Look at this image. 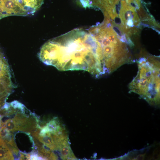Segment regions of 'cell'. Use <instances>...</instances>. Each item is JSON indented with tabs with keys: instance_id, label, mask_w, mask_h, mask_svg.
Segmentation results:
<instances>
[{
	"instance_id": "obj_7",
	"label": "cell",
	"mask_w": 160,
	"mask_h": 160,
	"mask_svg": "<svg viewBox=\"0 0 160 160\" xmlns=\"http://www.w3.org/2000/svg\"><path fill=\"white\" fill-rule=\"evenodd\" d=\"M0 10L5 17L12 15H27L17 0H0Z\"/></svg>"
},
{
	"instance_id": "obj_13",
	"label": "cell",
	"mask_w": 160,
	"mask_h": 160,
	"mask_svg": "<svg viewBox=\"0 0 160 160\" xmlns=\"http://www.w3.org/2000/svg\"><path fill=\"white\" fill-rule=\"evenodd\" d=\"M0 125H1V124H0Z\"/></svg>"
},
{
	"instance_id": "obj_9",
	"label": "cell",
	"mask_w": 160,
	"mask_h": 160,
	"mask_svg": "<svg viewBox=\"0 0 160 160\" xmlns=\"http://www.w3.org/2000/svg\"><path fill=\"white\" fill-rule=\"evenodd\" d=\"M12 152L5 141L0 137V160H13Z\"/></svg>"
},
{
	"instance_id": "obj_1",
	"label": "cell",
	"mask_w": 160,
	"mask_h": 160,
	"mask_svg": "<svg viewBox=\"0 0 160 160\" xmlns=\"http://www.w3.org/2000/svg\"><path fill=\"white\" fill-rule=\"evenodd\" d=\"M40 60L58 70H83L99 77L100 71L95 39L88 30L76 28L48 40L41 47Z\"/></svg>"
},
{
	"instance_id": "obj_2",
	"label": "cell",
	"mask_w": 160,
	"mask_h": 160,
	"mask_svg": "<svg viewBox=\"0 0 160 160\" xmlns=\"http://www.w3.org/2000/svg\"><path fill=\"white\" fill-rule=\"evenodd\" d=\"M88 30L96 40L98 58L104 74L111 73L130 62L127 45L107 21Z\"/></svg>"
},
{
	"instance_id": "obj_4",
	"label": "cell",
	"mask_w": 160,
	"mask_h": 160,
	"mask_svg": "<svg viewBox=\"0 0 160 160\" xmlns=\"http://www.w3.org/2000/svg\"><path fill=\"white\" fill-rule=\"evenodd\" d=\"M119 13V16L125 31H130L131 28L133 29L140 23V19L134 7L122 0Z\"/></svg>"
},
{
	"instance_id": "obj_12",
	"label": "cell",
	"mask_w": 160,
	"mask_h": 160,
	"mask_svg": "<svg viewBox=\"0 0 160 160\" xmlns=\"http://www.w3.org/2000/svg\"><path fill=\"white\" fill-rule=\"evenodd\" d=\"M4 17H5L4 15V14L2 13V12L0 10V20L2 18H3Z\"/></svg>"
},
{
	"instance_id": "obj_3",
	"label": "cell",
	"mask_w": 160,
	"mask_h": 160,
	"mask_svg": "<svg viewBox=\"0 0 160 160\" xmlns=\"http://www.w3.org/2000/svg\"><path fill=\"white\" fill-rule=\"evenodd\" d=\"M137 74L130 83L132 91L152 96L160 90V63L155 58L142 59L138 63Z\"/></svg>"
},
{
	"instance_id": "obj_8",
	"label": "cell",
	"mask_w": 160,
	"mask_h": 160,
	"mask_svg": "<svg viewBox=\"0 0 160 160\" xmlns=\"http://www.w3.org/2000/svg\"><path fill=\"white\" fill-rule=\"evenodd\" d=\"M44 0H17L27 15H32L41 7Z\"/></svg>"
},
{
	"instance_id": "obj_5",
	"label": "cell",
	"mask_w": 160,
	"mask_h": 160,
	"mask_svg": "<svg viewBox=\"0 0 160 160\" xmlns=\"http://www.w3.org/2000/svg\"><path fill=\"white\" fill-rule=\"evenodd\" d=\"M120 0H78L80 5L86 8H97L101 10L105 17H112L116 14V6Z\"/></svg>"
},
{
	"instance_id": "obj_10",
	"label": "cell",
	"mask_w": 160,
	"mask_h": 160,
	"mask_svg": "<svg viewBox=\"0 0 160 160\" xmlns=\"http://www.w3.org/2000/svg\"><path fill=\"white\" fill-rule=\"evenodd\" d=\"M67 145L60 148L62 157L64 159H68L69 158H71V157L73 158V157L74 156H73V154L71 153L70 147Z\"/></svg>"
},
{
	"instance_id": "obj_11",
	"label": "cell",
	"mask_w": 160,
	"mask_h": 160,
	"mask_svg": "<svg viewBox=\"0 0 160 160\" xmlns=\"http://www.w3.org/2000/svg\"><path fill=\"white\" fill-rule=\"evenodd\" d=\"M124 1L126 3L131 4H133L137 7H139L141 5L140 0H122Z\"/></svg>"
},
{
	"instance_id": "obj_6",
	"label": "cell",
	"mask_w": 160,
	"mask_h": 160,
	"mask_svg": "<svg viewBox=\"0 0 160 160\" xmlns=\"http://www.w3.org/2000/svg\"><path fill=\"white\" fill-rule=\"evenodd\" d=\"M19 110L17 109L15 116L11 119L14 132L18 130L28 132H34L37 127V123L34 119L24 115L21 111L18 112Z\"/></svg>"
}]
</instances>
